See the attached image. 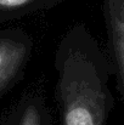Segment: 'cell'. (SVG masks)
Masks as SVG:
<instances>
[{
  "mask_svg": "<svg viewBox=\"0 0 124 125\" xmlns=\"http://www.w3.org/2000/svg\"><path fill=\"white\" fill-rule=\"evenodd\" d=\"M111 64L124 101V0H102Z\"/></svg>",
  "mask_w": 124,
  "mask_h": 125,
  "instance_id": "obj_3",
  "label": "cell"
},
{
  "mask_svg": "<svg viewBox=\"0 0 124 125\" xmlns=\"http://www.w3.org/2000/svg\"><path fill=\"white\" fill-rule=\"evenodd\" d=\"M33 45L32 37L21 28L0 29V98L22 78Z\"/></svg>",
  "mask_w": 124,
  "mask_h": 125,
  "instance_id": "obj_2",
  "label": "cell"
},
{
  "mask_svg": "<svg viewBox=\"0 0 124 125\" xmlns=\"http://www.w3.org/2000/svg\"><path fill=\"white\" fill-rule=\"evenodd\" d=\"M1 125H54L52 117L40 91L32 90L22 95L11 108Z\"/></svg>",
  "mask_w": 124,
  "mask_h": 125,
  "instance_id": "obj_4",
  "label": "cell"
},
{
  "mask_svg": "<svg viewBox=\"0 0 124 125\" xmlns=\"http://www.w3.org/2000/svg\"><path fill=\"white\" fill-rule=\"evenodd\" d=\"M63 0H0V23L51 9Z\"/></svg>",
  "mask_w": 124,
  "mask_h": 125,
  "instance_id": "obj_5",
  "label": "cell"
},
{
  "mask_svg": "<svg viewBox=\"0 0 124 125\" xmlns=\"http://www.w3.org/2000/svg\"><path fill=\"white\" fill-rule=\"evenodd\" d=\"M55 102L60 125H106L114 107L113 68L84 23L72 26L55 50Z\"/></svg>",
  "mask_w": 124,
  "mask_h": 125,
  "instance_id": "obj_1",
  "label": "cell"
}]
</instances>
